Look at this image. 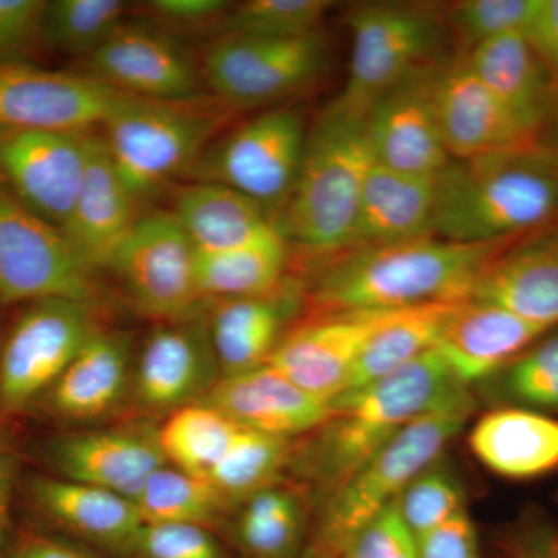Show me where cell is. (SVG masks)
I'll list each match as a JSON object with an SVG mask.
<instances>
[{"instance_id":"1","label":"cell","mask_w":558,"mask_h":558,"mask_svg":"<svg viewBox=\"0 0 558 558\" xmlns=\"http://www.w3.org/2000/svg\"><path fill=\"white\" fill-rule=\"evenodd\" d=\"M512 240L457 242L427 234L341 250L317 259L303 279L306 307L319 315L469 300L481 271Z\"/></svg>"},{"instance_id":"2","label":"cell","mask_w":558,"mask_h":558,"mask_svg":"<svg viewBox=\"0 0 558 558\" xmlns=\"http://www.w3.org/2000/svg\"><path fill=\"white\" fill-rule=\"evenodd\" d=\"M557 219L558 150L543 140L451 160L436 175L433 234L444 240H509Z\"/></svg>"},{"instance_id":"3","label":"cell","mask_w":558,"mask_h":558,"mask_svg":"<svg viewBox=\"0 0 558 558\" xmlns=\"http://www.w3.org/2000/svg\"><path fill=\"white\" fill-rule=\"evenodd\" d=\"M374 154L368 112L337 98L307 131L295 185L274 219L286 242L319 259L351 247Z\"/></svg>"},{"instance_id":"4","label":"cell","mask_w":558,"mask_h":558,"mask_svg":"<svg viewBox=\"0 0 558 558\" xmlns=\"http://www.w3.org/2000/svg\"><path fill=\"white\" fill-rule=\"evenodd\" d=\"M472 416V411H446L396 433L351 478L315 505L312 558L343 556L352 539L398 501L414 476L439 461Z\"/></svg>"},{"instance_id":"5","label":"cell","mask_w":558,"mask_h":558,"mask_svg":"<svg viewBox=\"0 0 558 558\" xmlns=\"http://www.w3.org/2000/svg\"><path fill=\"white\" fill-rule=\"evenodd\" d=\"M222 105L146 100L124 95L102 124L113 165L138 202L190 175L222 126Z\"/></svg>"},{"instance_id":"6","label":"cell","mask_w":558,"mask_h":558,"mask_svg":"<svg viewBox=\"0 0 558 558\" xmlns=\"http://www.w3.org/2000/svg\"><path fill=\"white\" fill-rule=\"evenodd\" d=\"M352 36L348 83L340 100L362 110L422 70L435 68L449 39L444 11L413 3H371L347 17Z\"/></svg>"},{"instance_id":"7","label":"cell","mask_w":558,"mask_h":558,"mask_svg":"<svg viewBox=\"0 0 558 558\" xmlns=\"http://www.w3.org/2000/svg\"><path fill=\"white\" fill-rule=\"evenodd\" d=\"M307 131L299 110H264L213 140L190 178L240 191L274 220L295 185Z\"/></svg>"},{"instance_id":"8","label":"cell","mask_w":558,"mask_h":558,"mask_svg":"<svg viewBox=\"0 0 558 558\" xmlns=\"http://www.w3.org/2000/svg\"><path fill=\"white\" fill-rule=\"evenodd\" d=\"M95 306L64 299L22 304L0 341V424L32 411L100 329Z\"/></svg>"},{"instance_id":"9","label":"cell","mask_w":558,"mask_h":558,"mask_svg":"<svg viewBox=\"0 0 558 558\" xmlns=\"http://www.w3.org/2000/svg\"><path fill=\"white\" fill-rule=\"evenodd\" d=\"M328 57L323 31L290 38L222 36L202 58V80L227 108H256L307 89Z\"/></svg>"},{"instance_id":"10","label":"cell","mask_w":558,"mask_h":558,"mask_svg":"<svg viewBox=\"0 0 558 558\" xmlns=\"http://www.w3.org/2000/svg\"><path fill=\"white\" fill-rule=\"evenodd\" d=\"M197 248L171 211L140 216L108 271L140 314L157 323L207 314L196 277Z\"/></svg>"},{"instance_id":"11","label":"cell","mask_w":558,"mask_h":558,"mask_svg":"<svg viewBox=\"0 0 558 558\" xmlns=\"http://www.w3.org/2000/svg\"><path fill=\"white\" fill-rule=\"evenodd\" d=\"M97 275L81 263L64 231L0 186V303L64 299L97 304Z\"/></svg>"},{"instance_id":"12","label":"cell","mask_w":558,"mask_h":558,"mask_svg":"<svg viewBox=\"0 0 558 558\" xmlns=\"http://www.w3.org/2000/svg\"><path fill=\"white\" fill-rule=\"evenodd\" d=\"M222 379L207 314L157 323L140 347L132 369V409L167 417L199 403Z\"/></svg>"},{"instance_id":"13","label":"cell","mask_w":558,"mask_h":558,"mask_svg":"<svg viewBox=\"0 0 558 558\" xmlns=\"http://www.w3.org/2000/svg\"><path fill=\"white\" fill-rule=\"evenodd\" d=\"M124 95L86 72L2 62L0 126L87 134L102 128Z\"/></svg>"},{"instance_id":"14","label":"cell","mask_w":558,"mask_h":558,"mask_svg":"<svg viewBox=\"0 0 558 558\" xmlns=\"http://www.w3.org/2000/svg\"><path fill=\"white\" fill-rule=\"evenodd\" d=\"M90 137L92 132L0 126V179L25 207L62 229L89 159Z\"/></svg>"},{"instance_id":"15","label":"cell","mask_w":558,"mask_h":558,"mask_svg":"<svg viewBox=\"0 0 558 558\" xmlns=\"http://www.w3.org/2000/svg\"><path fill=\"white\" fill-rule=\"evenodd\" d=\"M40 453L54 475L132 501L150 475L168 464L150 422L64 433L47 439Z\"/></svg>"},{"instance_id":"16","label":"cell","mask_w":558,"mask_h":558,"mask_svg":"<svg viewBox=\"0 0 558 558\" xmlns=\"http://www.w3.org/2000/svg\"><path fill=\"white\" fill-rule=\"evenodd\" d=\"M476 405L475 392L453 373L438 348L332 400L333 413L389 429L446 411L475 413Z\"/></svg>"},{"instance_id":"17","label":"cell","mask_w":558,"mask_h":558,"mask_svg":"<svg viewBox=\"0 0 558 558\" xmlns=\"http://www.w3.org/2000/svg\"><path fill=\"white\" fill-rule=\"evenodd\" d=\"M398 311L312 315L286 333L267 363L301 388L332 402L347 388L363 349Z\"/></svg>"},{"instance_id":"18","label":"cell","mask_w":558,"mask_h":558,"mask_svg":"<svg viewBox=\"0 0 558 558\" xmlns=\"http://www.w3.org/2000/svg\"><path fill=\"white\" fill-rule=\"evenodd\" d=\"M86 73L131 97L186 101L197 98L202 72L171 33L124 24L86 60Z\"/></svg>"},{"instance_id":"19","label":"cell","mask_w":558,"mask_h":558,"mask_svg":"<svg viewBox=\"0 0 558 558\" xmlns=\"http://www.w3.org/2000/svg\"><path fill=\"white\" fill-rule=\"evenodd\" d=\"M439 69L422 70L371 105L368 135L377 163L422 175H438L450 163L435 106Z\"/></svg>"},{"instance_id":"20","label":"cell","mask_w":558,"mask_h":558,"mask_svg":"<svg viewBox=\"0 0 558 558\" xmlns=\"http://www.w3.org/2000/svg\"><path fill=\"white\" fill-rule=\"evenodd\" d=\"M435 106L451 160L476 159L542 140L484 86L465 58L439 69Z\"/></svg>"},{"instance_id":"21","label":"cell","mask_w":558,"mask_h":558,"mask_svg":"<svg viewBox=\"0 0 558 558\" xmlns=\"http://www.w3.org/2000/svg\"><path fill=\"white\" fill-rule=\"evenodd\" d=\"M134 360L131 332L98 329L32 411L65 424L109 416L130 399Z\"/></svg>"},{"instance_id":"22","label":"cell","mask_w":558,"mask_h":558,"mask_svg":"<svg viewBox=\"0 0 558 558\" xmlns=\"http://www.w3.org/2000/svg\"><path fill=\"white\" fill-rule=\"evenodd\" d=\"M202 403L215 407L238 427L296 440L332 417V402L318 398L264 363L222 377Z\"/></svg>"},{"instance_id":"23","label":"cell","mask_w":558,"mask_h":558,"mask_svg":"<svg viewBox=\"0 0 558 558\" xmlns=\"http://www.w3.org/2000/svg\"><path fill=\"white\" fill-rule=\"evenodd\" d=\"M137 204L121 180L105 138L92 134L89 159L61 229L92 274L109 269L121 242L140 218Z\"/></svg>"},{"instance_id":"24","label":"cell","mask_w":558,"mask_h":558,"mask_svg":"<svg viewBox=\"0 0 558 558\" xmlns=\"http://www.w3.org/2000/svg\"><path fill=\"white\" fill-rule=\"evenodd\" d=\"M304 310V281L292 275L264 295L213 303L208 328L222 377L267 363Z\"/></svg>"},{"instance_id":"25","label":"cell","mask_w":558,"mask_h":558,"mask_svg":"<svg viewBox=\"0 0 558 558\" xmlns=\"http://www.w3.org/2000/svg\"><path fill=\"white\" fill-rule=\"evenodd\" d=\"M469 300L558 326V219L521 234L481 271Z\"/></svg>"},{"instance_id":"26","label":"cell","mask_w":558,"mask_h":558,"mask_svg":"<svg viewBox=\"0 0 558 558\" xmlns=\"http://www.w3.org/2000/svg\"><path fill=\"white\" fill-rule=\"evenodd\" d=\"M24 492L36 515L51 526L119 556L126 557L145 524L132 499L78 481L32 475Z\"/></svg>"},{"instance_id":"27","label":"cell","mask_w":558,"mask_h":558,"mask_svg":"<svg viewBox=\"0 0 558 558\" xmlns=\"http://www.w3.org/2000/svg\"><path fill=\"white\" fill-rule=\"evenodd\" d=\"M553 329L505 307L464 300L451 311L436 348L459 379L473 388Z\"/></svg>"},{"instance_id":"28","label":"cell","mask_w":558,"mask_h":558,"mask_svg":"<svg viewBox=\"0 0 558 558\" xmlns=\"http://www.w3.org/2000/svg\"><path fill=\"white\" fill-rule=\"evenodd\" d=\"M469 447L501 478H542L558 470V418L520 407H495L473 425Z\"/></svg>"},{"instance_id":"29","label":"cell","mask_w":558,"mask_h":558,"mask_svg":"<svg viewBox=\"0 0 558 558\" xmlns=\"http://www.w3.org/2000/svg\"><path fill=\"white\" fill-rule=\"evenodd\" d=\"M435 196L436 175L392 170L374 160L360 197L351 247L433 234Z\"/></svg>"},{"instance_id":"30","label":"cell","mask_w":558,"mask_h":558,"mask_svg":"<svg viewBox=\"0 0 558 558\" xmlns=\"http://www.w3.org/2000/svg\"><path fill=\"white\" fill-rule=\"evenodd\" d=\"M465 61L495 97L531 130L545 132L558 94L526 35L498 36L469 50Z\"/></svg>"},{"instance_id":"31","label":"cell","mask_w":558,"mask_h":558,"mask_svg":"<svg viewBox=\"0 0 558 558\" xmlns=\"http://www.w3.org/2000/svg\"><path fill=\"white\" fill-rule=\"evenodd\" d=\"M289 244L274 226L234 247L197 250V284L211 304L264 295L289 277Z\"/></svg>"},{"instance_id":"32","label":"cell","mask_w":558,"mask_h":558,"mask_svg":"<svg viewBox=\"0 0 558 558\" xmlns=\"http://www.w3.org/2000/svg\"><path fill=\"white\" fill-rule=\"evenodd\" d=\"M171 213L197 250L234 247L274 227L269 213L255 201L213 182L183 186Z\"/></svg>"},{"instance_id":"33","label":"cell","mask_w":558,"mask_h":558,"mask_svg":"<svg viewBox=\"0 0 558 558\" xmlns=\"http://www.w3.org/2000/svg\"><path fill=\"white\" fill-rule=\"evenodd\" d=\"M306 494L279 483L241 502L230 517L234 546L244 558H300L306 535Z\"/></svg>"},{"instance_id":"34","label":"cell","mask_w":558,"mask_h":558,"mask_svg":"<svg viewBox=\"0 0 558 558\" xmlns=\"http://www.w3.org/2000/svg\"><path fill=\"white\" fill-rule=\"evenodd\" d=\"M458 303L461 301H442L396 312L363 349L344 391L380 379L438 347L447 318Z\"/></svg>"},{"instance_id":"35","label":"cell","mask_w":558,"mask_h":558,"mask_svg":"<svg viewBox=\"0 0 558 558\" xmlns=\"http://www.w3.org/2000/svg\"><path fill=\"white\" fill-rule=\"evenodd\" d=\"M134 502L145 523L197 524L211 531L233 513L209 480L170 464L150 475Z\"/></svg>"},{"instance_id":"36","label":"cell","mask_w":558,"mask_h":558,"mask_svg":"<svg viewBox=\"0 0 558 558\" xmlns=\"http://www.w3.org/2000/svg\"><path fill=\"white\" fill-rule=\"evenodd\" d=\"M240 429L215 407L199 402L165 417L157 435L168 464L208 480Z\"/></svg>"},{"instance_id":"37","label":"cell","mask_w":558,"mask_h":558,"mask_svg":"<svg viewBox=\"0 0 558 558\" xmlns=\"http://www.w3.org/2000/svg\"><path fill=\"white\" fill-rule=\"evenodd\" d=\"M295 440L274 438L241 428L222 459L209 473L213 484L231 510L288 475Z\"/></svg>"},{"instance_id":"38","label":"cell","mask_w":558,"mask_h":558,"mask_svg":"<svg viewBox=\"0 0 558 558\" xmlns=\"http://www.w3.org/2000/svg\"><path fill=\"white\" fill-rule=\"evenodd\" d=\"M120 0H53L40 17L39 44L68 57L90 58L126 24Z\"/></svg>"},{"instance_id":"39","label":"cell","mask_w":558,"mask_h":558,"mask_svg":"<svg viewBox=\"0 0 558 558\" xmlns=\"http://www.w3.org/2000/svg\"><path fill=\"white\" fill-rule=\"evenodd\" d=\"M480 387L498 407L558 414V328L535 341Z\"/></svg>"},{"instance_id":"40","label":"cell","mask_w":558,"mask_h":558,"mask_svg":"<svg viewBox=\"0 0 558 558\" xmlns=\"http://www.w3.org/2000/svg\"><path fill=\"white\" fill-rule=\"evenodd\" d=\"M329 0H247L233 3L219 22L216 38H290L323 31Z\"/></svg>"},{"instance_id":"41","label":"cell","mask_w":558,"mask_h":558,"mask_svg":"<svg viewBox=\"0 0 558 558\" xmlns=\"http://www.w3.org/2000/svg\"><path fill=\"white\" fill-rule=\"evenodd\" d=\"M396 509L414 537H418L468 509V502L461 481L439 459L410 481L396 501Z\"/></svg>"},{"instance_id":"42","label":"cell","mask_w":558,"mask_h":558,"mask_svg":"<svg viewBox=\"0 0 558 558\" xmlns=\"http://www.w3.org/2000/svg\"><path fill=\"white\" fill-rule=\"evenodd\" d=\"M538 0H462L444 10L450 35L472 50L484 40L526 35Z\"/></svg>"},{"instance_id":"43","label":"cell","mask_w":558,"mask_h":558,"mask_svg":"<svg viewBox=\"0 0 558 558\" xmlns=\"http://www.w3.org/2000/svg\"><path fill=\"white\" fill-rule=\"evenodd\" d=\"M124 558H233L211 529L197 524L145 523Z\"/></svg>"},{"instance_id":"44","label":"cell","mask_w":558,"mask_h":558,"mask_svg":"<svg viewBox=\"0 0 558 558\" xmlns=\"http://www.w3.org/2000/svg\"><path fill=\"white\" fill-rule=\"evenodd\" d=\"M348 558H418L416 537L396 509V502L352 539Z\"/></svg>"},{"instance_id":"45","label":"cell","mask_w":558,"mask_h":558,"mask_svg":"<svg viewBox=\"0 0 558 558\" xmlns=\"http://www.w3.org/2000/svg\"><path fill=\"white\" fill-rule=\"evenodd\" d=\"M233 2L227 0H150L143 9L163 32L197 33L218 31Z\"/></svg>"},{"instance_id":"46","label":"cell","mask_w":558,"mask_h":558,"mask_svg":"<svg viewBox=\"0 0 558 558\" xmlns=\"http://www.w3.org/2000/svg\"><path fill=\"white\" fill-rule=\"evenodd\" d=\"M44 0H0V64L21 62L39 43Z\"/></svg>"},{"instance_id":"47","label":"cell","mask_w":558,"mask_h":558,"mask_svg":"<svg viewBox=\"0 0 558 558\" xmlns=\"http://www.w3.org/2000/svg\"><path fill=\"white\" fill-rule=\"evenodd\" d=\"M418 558H481L478 531L468 509L416 537Z\"/></svg>"},{"instance_id":"48","label":"cell","mask_w":558,"mask_h":558,"mask_svg":"<svg viewBox=\"0 0 558 558\" xmlns=\"http://www.w3.org/2000/svg\"><path fill=\"white\" fill-rule=\"evenodd\" d=\"M21 458L13 440L0 428V558H5L11 542V509L21 480Z\"/></svg>"},{"instance_id":"49","label":"cell","mask_w":558,"mask_h":558,"mask_svg":"<svg viewBox=\"0 0 558 558\" xmlns=\"http://www.w3.org/2000/svg\"><path fill=\"white\" fill-rule=\"evenodd\" d=\"M526 36L545 62L558 94V0H538Z\"/></svg>"},{"instance_id":"50","label":"cell","mask_w":558,"mask_h":558,"mask_svg":"<svg viewBox=\"0 0 558 558\" xmlns=\"http://www.w3.org/2000/svg\"><path fill=\"white\" fill-rule=\"evenodd\" d=\"M5 558H102L89 550L70 545L62 539L38 534V532H20L11 538Z\"/></svg>"},{"instance_id":"51","label":"cell","mask_w":558,"mask_h":558,"mask_svg":"<svg viewBox=\"0 0 558 558\" xmlns=\"http://www.w3.org/2000/svg\"><path fill=\"white\" fill-rule=\"evenodd\" d=\"M509 554L510 558H558V537L535 527L513 539Z\"/></svg>"},{"instance_id":"52","label":"cell","mask_w":558,"mask_h":558,"mask_svg":"<svg viewBox=\"0 0 558 558\" xmlns=\"http://www.w3.org/2000/svg\"><path fill=\"white\" fill-rule=\"evenodd\" d=\"M546 128L549 130V140L546 143H549V145L558 146V98L556 105H554L553 112H550Z\"/></svg>"},{"instance_id":"53","label":"cell","mask_w":558,"mask_h":558,"mask_svg":"<svg viewBox=\"0 0 558 558\" xmlns=\"http://www.w3.org/2000/svg\"><path fill=\"white\" fill-rule=\"evenodd\" d=\"M330 558H348L347 556L330 557Z\"/></svg>"},{"instance_id":"54","label":"cell","mask_w":558,"mask_h":558,"mask_svg":"<svg viewBox=\"0 0 558 558\" xmlns=\"http://www.w3.org/2000/svg\"><path fill=\"white\" fill-rule=\"evenodd\" d=\"M548 145H549V143H548ZM550 146H554V145H550ZM554 148H556L558 150V146H554Z\"/></svg>"}]
</instances>
